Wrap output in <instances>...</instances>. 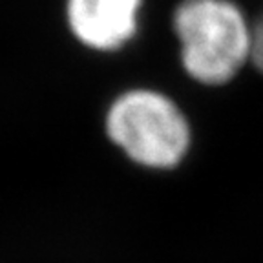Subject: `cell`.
I'll return each mask as SVG.
<instances>
[{
  "label": "cell",
  "mask_w": 263,
  "mask_h": 263,
  "mask_svg": "<svg viewBox=\"0 0 263 263\" xmlns=\"http://www.w3.org/2000/svg\"><path fill=\"white\" fill-rule=\"evenodd\" d=\"M251 61L263 73V15L252 26V55Z\"/></svg>",
  "instance_id": "obj_4"
},
{
  "label": "cell",
  "mask_w": 263,
  "mask_h": 263,
  "mask_svg": "<svg viewBox=\"0 0 263 263\" xmlns=\"http://www.w3.org/2000/svg\"><path fill=\"white\" fill-rule=\"evenodd\" d=\"M141 0H68V21L75 37L95 49H117L137 28Z\"/></svg>",
  "instance_id": "obj_3"
},
{
  "label": "cell",
  "mask_w": 263,
  "mask_h": 263,
  "mask_svg": "<svg viewBox=\"0 0 263 263\" xmlns=\"http://www.w3.org/2000/svg\"><path fill=\"white\" fill-rule=\"evenodd\" d=\"M108 136L137 163L172 168L183 159L190 130L179 108L157 91H128L114 103L106 119Z\"/></svg>",
  "instance_id": "obj_2"
},
{
  "label": "cell",
  "mask_w": 263,
  "mask_h": 263,
  "mask_svg": "<svg viewBox=\"0 0 263 263\" xmlns=\"http://www.w3.org/2000/svg\"><path fill=\"white\" fill-rule=\"evenodd\" d=\"M176 33L186 73L203 84L230 81L252 55V28L229 0H185Z\"/></svg>",
  "instance_id": "obj_1"
}]
</instances>
